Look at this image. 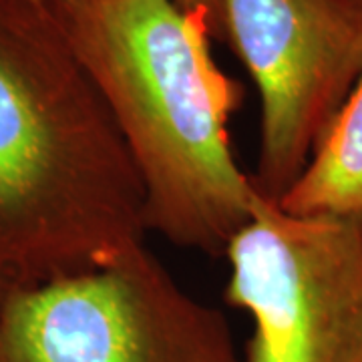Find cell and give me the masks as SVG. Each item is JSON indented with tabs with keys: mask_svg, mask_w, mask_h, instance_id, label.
<instances>
[{
	"mask_svg": "<svg viewBox=\"0 0 362 362\" xmlns=\"http://www.w3.org/2000/svg\"><path fill=\"white\" fill-rule=\"evenodd\" d=\"M332 2L362 25V0H332Z\"/></svg>",
	"mask_w": 362,
	"mask_h": 362,
	"instance_id": "9c48e42d",
	"label": "cell"
},
{
	"mask_svg": "<svg viewBox=\"0 0 362 362\" xmlns=\"http://www.w3.org/2000/svg\"><path fill=\"white\" fill-rule=\"evenodd\" d=\"M226 300L252 318L246 362H362V221L264 199L226 250Z\"/></svg>",
	"mask_w": 362,
	"mask_h": 362,
	"instance_id": "277c9868",
	"label": "cell"
},
{
	"mask_svg": "<svg viewBox=\"0 0 362 362\" xmlns=\"http://www.w3.org/2000/svg\"><path fill=\"white\" fill-rule=\"evenodd\" d=\"M221 39L259 95L252 175L280 202L300 180L362 71V25L332 0H220Z\"/></svg>",
	"mask_w": 362,
	"mask_h": 362,
	"instance_id": "5b68a950",
	"label": "cell"
},
{
	"mask_svg": "<svg viewBox=\"0 0 362 362\" xmlns=\"http://www.w3.org/2000/svg\"><path fill=\"white\" fill-rule=\"evenodd\" d=\"M47 2H54V0H47Z\"/></svg>",
	"mask_w": 362,
	"mask_h": 362,
	"instance_id": "30bf717a",
	"label": "cell"
},
{
	"mask_svg": "<svg viewBox=\"0 0 362 362\" xmlns=\"http://www.w3.org/2000/svg\"><path fill=\"white\" fill-rule=\"evenodd\" d=\"M51 4L127 145L147 233L223 256L266 197L233 156L242 87L211 57L206 14L171 0Z\"/></svg>",
	"mask_w": 362,
	"mask_h": 362,
	"instance_id": "7a4b0ae2",
	"label": "cell"
},
{
	"mask_svg": "<svg viewBox=\"0 0 362 362\" xmlns=\"http://www.w3.org/2000/svg\"><path fill=\"white\" fill-rule=\"evenodd\" d=\"M143 187L47 0H0V254L16 286L145 244Z\"/></svg>",
	"mask_w": 362,
	"mask_h": 362,
	"instance_id": "6da1fadb",
	"label": "cell"
},
{
	"mask_svg": "<svg viewBox=\"0 0 362 362\" xmlns=\"http://www.w3.org/2000/svg\"><path fill=\"white\" fill-rule=\"evenodd\" d=\"M0 362H246L226 314L145 246L93 270L16 286L0 304Z\"/></svg>",
	"mask_w": 362,
	"mask_h": 362,
	"instance_id": "3957f363",
	"label": "cell"
},
{
	"mask_svg": "<svg viewBox=\"0 0 362 362\" xmlns=\"http://www.w3.org/2000/svg\"><path fill=\"white\" fill-rule=\"evenodd\" d=\"M171 2H175L180 8L187 11V13L206 14V18L209 21V26H211L214 37H220L221 39L220 0H171Z\"/></svg>",
	"mask_w": 362,
	"mask_h": 362,
	"instance_id": "52a82bcc",
	"label": "cell"
},
{
	"mask_svg": "<svg viewBox=\"0 0 362 362\" xmlns=\"http://www.w3.org/2000/svg\"><path fill=\"white\" fill-rule=\"evenodd\" d=\"M16 284H14L13 280V274L8 270V266L4 264V258H2V254H0V304L4 302V298L8 296L11 292H13Z\"/></svg>",
	"mask_w": 362,
	"mask_h": 362,
	"instance_id": "ba28073f",
	"label": "cell"
},
{
	"mask_svg": "<svg viewBox=\"0 0 362 362\" xmlns=\"http://www.w3.org/2000/svg\"><path fill=\"white\" fill-rule=\"evenodd\" d=\"M278 206L296 216L362 221V71L310 163Z\"/></svg>",
	"mask_w": 362,
	"mask_h": 362,
	"instance_id": "8992f818",
	"label": "cell"
}]
</instances>
